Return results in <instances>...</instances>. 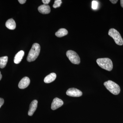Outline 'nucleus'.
I'll return each mask as SVG.
<instances>
[{
  "instance_id": "21",
  "label": "nucleus",
  "mask_w": 123,
  "mask_h": 123,
  "mask_svg": "<svg viewBox=\"0 0 123 123\" xmlns=\"http://www.w3.org/2000/svg\"><path fill=\"white\" fill-rule=\"evenodd\" d=\"M110 1L112 4H115L118 2V0H110Z\"/></svg>"
},
{
  "instance_id": "5",
  "label": "nucleus",
  "mask_w": 123,
  "mask_h": 123,
  "mask_svg": "<svg viewBox=\"0 0 123 123\" xmlns=\"http://www.w3.org/2000/svg\"><path fill=\"white\" fill-rule=\"evenodd\" d=\"M66 56L72 63L75 64H79L80 62V59L79 56L74 51L69 50L67 51Z\"/></svg>"
},
{
  "instance_id": "1",
  "label": "nucleus",
  "mask_w": 123,
  "mask_h": 123,
  "mask_svg": "<svg viewBox=\"0 0 123 123\" xmlns=\"http://www.w3.org/2000/svg\"><path fill=\"white\" fill-rule=\"evenodd\" d=\"M40 50V46L38 43H35L32 45L27 56V60L29 62L34 61L37 58Z\"/></svg>"
},
{
  "instance_id": "14",
  "label": "nucleus",
  "mask_w": 123,
  "mask_h": 123,
  "mask_svg": "<svg viewBox=\"0 0 123 123\" xmlns=\"http://www.w3.org/2000/svg\"><path fill=\"white\" fill-rule=\"evenodd\" d=\"M68 33V32L67 30L66 29L62 28L60 29L57 32H56L55 35L56 36L58 37H62L67 35Z\"/></svg>"
},
{
  "instance_id": "2",
  "label": "nucleus",
  "mask_w": 123,
  "mask_h": 123,
  "mask_svg": "<svg viewBox=\"0 0 123 123\" xmlns=\"http://www.w3.org/2000/svg\"><path fill=\"white\" fill-rule=\"evenodd\" d=\"M98 66L108 71H111L113 68V64L111 60L109 58H99L97 60Z\"/></svg>"
},
{
  "instance_id": "4",
  "label": "nucleus",
  "mask_w": 123,
  "mask_h": 123,
  "mask_svg": "<svg viewBox=\"0 0 123 123\" xmlns=\"http://www.w3.org/2000/svg\"><path fill=\"white\" fill-rule=\"evenodd\" d=\"M108 35L113 38L115 43L118 45L122 46L123 45V39L120 34L116 30L111 29L108 31Z\"/></svg>"
},
{
  "instance_id": "15",
  "label": "nucleus",
  "mask_w": 123,
  "mask_h": 123,
  "mask_svg": "<svg viewBox=\"0 0 123 123\" xmlns=\"http://www.w3.org/2000/svg\"><path fill=\"white\" fill-rule=\"evenodd\" d=\"M8 61L7 56L0 57V68H5L7 65Z\"/></svg>"
},
{
  "instance_id": "17",
  "label": "nucleus",
  "mask_w": 123,
  "mask_h": 123,
  "mask_svg": "<svg viewBox=\"0 0 123 123\" xmlns=\"http://www.w3.org/2000/svg\"><path fill=\"white\" fill-rule=\"evenodd\" d=\"M98 2L95 0H93L92 1V8L94 10H95L97 9L98 7Z\"/></svg>"
},
{
  "instance_id": "8",
  "label": "nucleus",
  "mask_w": 123,
  "mask_h": 123,
  "mask_svg": "<svg viewBox=\"0 0 123 123\" xmlns=\"http://www.w3.org/2000/svg\"><path fill=\"white\" fill-rule=\"evenodd\" d=\"M63 104V102L58 98H55L53 99L51 104L52 110H55L61 107Z\"/></svg>"
},
{
  "instance_id": "13",
  "label": "nucleus",
  "mask_w": 123,
  "mask_h": 123,
  "mask_svg": "<svg viewBox=\"0 0 123 123\" xmlns=\"http://www.w3.org/2000/svg\"><path fill=\"white\" fill-rule=\"evenodd\" d=\"M6 26L7 28L10 30H14L16 28V23L13 19L10 18L7 20L6 23Z\"/></svg>"
},
{
  "instance_id": "12",
  "label": "nucleus",
  "mask_w": 123,
  "mask_h": 123,
  "mask_svg": "<svg viewBox=\"0 0 123 123\" xmlns=\"http://www.w3.org/2000/svg\"><path fill=\"white\" fill-rule=\"evenodd\" d=\"M56 77V74L55 73H51L45 77L44 80V82L47 84L51 83L55 80Z\"/></svg>"
},
{
  "instance_id": "7",
  "label": "nucleus",
  "mask_w": 123,
  "mask_h": 123,
  "mask_svg": "<svg viewBox=\"0 0 123 123\" xmlns=\"http://www.w3.org/2000/svg\"><path fill=\"white\" fill-rule=\"evenodd\" d=\"M30 80L29 77H24L19 82L18 85V88L20 89H24L27 88L30 85Z\"/></svg>"
},
{
  "instance_id": "20",
  "label": "nucleus",
  "mask_w": 123,
  "mask_h": 123,
  "mask_svg": "<svg viewBox=\"0 0 123 123\" xmlns=\"http://www.w3.org/2000/svg\"><path fill=\"white\" fill-rule=\"evenodd\" d=\"M26 0H18V1L19 2L20 4H24L26 2Z\"/></svg>"
},
{
  "instance_id": "10",
  "label": "nucleus",
  "mask_w": 123,
  "mask_h": 123,
  "mask_svg": "<svg viewBox=\"0 0 123 123\" xmlns=\"http://www.w3.org/2000/svg\"><path fill=\"white\" fill-rule=\"evenodd\" d=\"M38 9L39 12L43 14L49 13L51 11L50 6L47 5H41L38 7Z\"/></svg>"
},
{
  "instance_id": "19",
  "label": "nucleus",
  "mask_w": 123,
  "mask_h": 123,
  "mask_svg": "<svg viewBox=\"0 0 123 123\" xmlns=\"http://www.w3.org/2000/svg\"><path fill=\"white\" fill-rule=\"evenodd\" d=\"M4 103V100L1 98H0V108L1 107V106L3 105Z\"/></svg>"
},
{
  "instance_id": "3",
  "label": "nucleus",
  "mask_w": 123,
  "mask_h": 123,
  "mask_svg": "<svg viewBox=\"0 0 123 123\" xmlns=\"http://www.w3.org/2000/svg\"><path fill=\"white\" fill-rule=\"evenodd\" d=\"M104 85L106 88L113 94H118L120 91V87L118 84L111 80H108L104 82Z\"/></svg>"
},
{
  "instance_id": "23",
  "label": "nucleus",
  "mask_w": 123,
  "mask_h": 123,
  "mask_svg": "<svg viewBox=\"0 0 123 123\" xmlns=\"http://www.w3.org/2000/svg\"><path fill=\"white\" fill-rule=\"evenodd\" d=\"M2 75H1V72L0 71V80H1V78H2Z\"/></svg>"
},
{
  "instance_id": "22",
  "label": "nucleus",
  "mask_w": 123,
  "mask_h": 123,
  "mask_svg": "<svg viewBox=\"0 0 123 123\" xmlns=\"http://www.w3.org/2000/svg\"><path fill=\"white\" fill-rule=\"evenodd\" d=\"M120 5H121V7L123 8V0H120Z\"/></svg>"
},
{
  "instance_id": "6",
  "label": "nucleus",
  "mask_w": 123,
  "mask_h": 123,
  "mask_svg": "<svg viewBox=\"0 0 123 123\" xmlns=\"http://www.w3.org/2000/svg\"><path fill=\"white\" fill-rule=\"evenodd\" d=\"M66 94L70 97H78L82 95V93L81 91L75 88L69 89L66 92Z\"/></svg>"
},
{
  "instance_id": "11",
  "label": "nucleus",
  "mask_w": 123,
  "mask_h": 123,
  "mask_svg": "<svg viewBox=\"0 0 123 123\" xmlns=\"http://www.w3.org/2000/svg\"><path fill=\"white\" fill-rule=\"evenodd\" d=\"M24 55V52L23 50L20 51L14 57V62L15 64H18L21 62Z\"/></svg>"
},
{
  "instance_id": "16",
  "label": "nucleus",
  "mask_w": 123,
  "mask_h": 123,
  "mask_svg": "<svg viewBox=\"0 0 123 123\" xmlns=\"http://www.w3.org/2000/svg\"><path fill=\"white\" fill-rule=\"evenodd\" d=\"M62 1L61 0H55V3L53 6V8H58L60 7Z\"/></svg>"
},
{
  "instance_id": "9",
  "label": "nucleus",
  "mask_w": 123,
  "mask_h": 123,
  "mask_svg": "<svg viewBox=\"0 0 123 123\" xmlns=\"http://www.w3.org/2000/svg\"><path fill=\"white\" fill-rule=\"evenodd\" d=\"M38 101L36 100H33L31 103L30 106V108L28 111V115L30 116H31L34 114L37 107Z\"/></svg>"
},
{
  "instance_id": "18",
  "label": "nucleus",
  "mask_w": 123,
  "mask_h": 123,
  "mask_svg": "<svg viewBox=\"0 0 123 123\" xmlns=\"http://www.w3.org/2000/svg\"><path fill=\"white\" fill-rule=\"evenodd\" d=\"M42 1L44 5H47L49 4V2L50 1V0H43Z\"/></svg>"
}]
</instances>
